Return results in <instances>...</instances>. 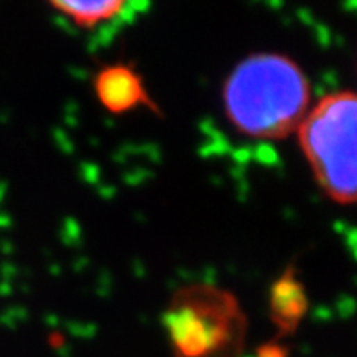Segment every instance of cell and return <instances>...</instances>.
Masks as SVG:
<instances>
[{
    "mask_svg": "<svg viewBox=\"0 0 357 357\" xmlns=\"http://www.w3.org/2000/svg\"><path fill=\"white\" fill-rule=\"evenodd\" d=\"M226 117L254 139H284L310 112V84L288 57L259 53L241 60L223 89Z\"/></svg>",
    "mask_w": 357,
    "mask_h": 357,
    "instance_id": "obj_1",
    "label": "cell"
},
{
    "mask_svg": "<svg viewBox=\"0 0 357 357\" xmlns=\"http://www.w3.org/2000/svg\"><path fill=\"white\" fill-rule=\"evenodd\" d=\"M162 326L175 357H239L248 330L235 295L204 283L177 290Z\"/></svg>",
    "mask_w": 357,
    "mask_h": 357,
    "instance_id": "obj_2",
    "label": "cell"
},
{
    "mask_svg": "<svg viewBox=\"0 0 357 357\" xmlns=\"http://www.w3.org/2000/svg\"><path fill=\"white\" fill-rule=\"evenodd\" d=\"M297 133L319 188L339 204H357V94L323 97Z\"/></svg>",
    "mask_w": 357,
    "mask_h": 357,
    "instance_id": "obj_3",
    "label": "cell"
},
{
    "mask_svg": "<svg viewBox=\"0 0 357 357\" xmlns=\"http://www.w3.org/2000/svg\"><path fill=\"white\" fill-rule=\"evenodd\" d=\"M95 94L98 103L112 113H126L139 106L155 108L148 95L141 75L130 66H106L95 77Z\"/></svg>",
    "mask_w": 357,
    "mask_h": 357,
    "instance_id": "obj_4",
    "label": "cell"
},
{
    "mask_svg": "<svg viewBox=\"0 0 357 357\" xmlns=\"http://www.w3.org/2000/svg\"><path fill=\"white\" fill-rule=\"evenodd\" d=\"M308 310V297L303 284L288 270L270 290V317L281 333H292Z\"/></svg>",
    "mask_w": 357,
    "mask_h": 357,
    "instance_id": "obj_5",
    "label": "cell"
},
{
    "mask_svg": "<svg viewBox=\"0 0 357 357\" xmlns=\"http://www.w3.org/2000/svg\"><path fill=\"white\" fill-rule=\"evenodd\" d=\"M55 10L68 17L75 26L92 30L101 24L112 22L123 15L126 10V2L117 0H104V2H51Z\"/></svg>",
    "mask_w": 357,
    "mask_h": 357,
    "instance_id": "obj_6",
    "label": "cell"
},
{
    "mask_svg": "<svg viewBox=\"0 0 357 357\" xmlns=\"http://www.w3.org/2000/svg\"><path fill=\"white\" fill-rule=\"evenodd\" d=\"M257 357H286V352L279 345H266V347L259 348Z\"/></svg>",
    "mask_w": 357,
    "mask_h": 357,
    "instance_id": "obj_7",
    "label": "cell"
}]
</instances>
